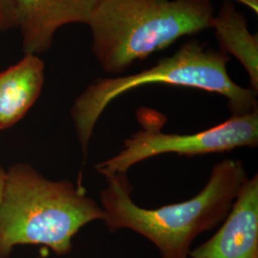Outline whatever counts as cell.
I'll list each match as a JSON object with an SVG mask.
<instances>
[{"mask_svg":"<svg viewBox=\"0 0 258 258\" xmlns=\"http://www.w3.org/2000/svg\"><path fill=\"white\" fill-rule=\"evenodd\" d=\"M242 162L226 159L212 168L209 182L195 197L154 210L139 207L131 198L126 174L104 176L100 199L111 232L129 229L150 240L162 258H188L194 240L224 221L247 178Z\"/></svg>","mask_w":258,"mask_h":258,"instance_id":"obj_1","label":"cell"},{"mask_svg":"<svg viewBox=\"0 0 258 258\" xmlns=\"http://www.w3.org/2000/svg\"><path fill=\"white\" fill-rule=\"evenodd\" d=\"M103 218L102 207L82 186L49 180L29 164H15L6 170L0 197V258H10L20 245L68 254L80 230Z\"/></svg>","mask_w":258,"mask_h":258,"instance_id":"obj_2","label":"cell"},{"mask_svg":"<svg viewBox=\"0 0 258 258\" xmlns=\"http://www.w3.org/2000/svg\"><path fill=\"white\" fill-rule=\"evenodd\" d=\"M207 0H100L89 19L91 50L105 73L120 76L181 37L212 28Z\"/></svg>","mask_w":258,"mask_h":258,"instance_id":"obj_3","label":"cell"},{"mask_svg":"<svg viewBox=\"0 0 258 258\" xmlns=\"http://www.w3.org/2000/svg\"><path fill=\"white\" fill-rule=\"evenodd\" d=\"M229 60V55L190 39L148 69L95 80L75 100L70 112L83 155H87L93 131L106 107L121 95L142 86L161 83L219 94L227 99L231 116L257 108V92L231 80L227 69Z\"/></svg>","mask_w":258,"mask_h":258,"instance_id":"obj_4","label":"cell"},{"mask_svg":"<svg viewBox=\"0 0 258 258\" xmlns=\"http://www.w3.org/2000/svg\"><path fill=\"white\" fill-rule=\"evenodd\" d=\"M137 119L142 129L123 141V148L118 154L96 165L100 174H126L136 164L162 154L197 156L258 145V108L231 116L220 124L194 134L161 131L166 117L150 108H139Z\"/></svg>","mask_w":258,"mask_h":258,"instance_id":"obj_5","label":"cell"},{"mask_svg":"<svg viewBox=\"0 0 258 258\" xmlns=\"http://www.w3.org/2000/svg\"><path fill=\"white\" fill-rule=\"evenodd\" d=\"M221 228L188 258H258V176L246 178Z\"/></svg>","mask_w":258,"mask_h":258,"instance_id":"obj_6","label":"cell"},{"mask_svg":"<svg viewBox=\"0 0 258 258\" xmlns=\"http://www.w3.org/2000/svg\"><path fill=\"white\" fill-rule=\"evenodd\" d=\"M100 0H15L25 55L48 51L55 32L67 24H88Z\"/></svg>","mask_w":258,"mask_h":258,"instance_id":"obj_7","label":"cell"},{"mask_svg":"<svg viewBox=\"0 0 258 258\" xmlns=\"http://www.w3.org/2000/svg\"><path fill=\"white\" fill-rule=\"evenodd\" d=\"M44 69L38 55L29 54L0 72V131L16 125L37 102L44 84Z\"/></svg>","mask_w":258,"mask_h":258,"instance_id":"obj_8","label":"cell"},{"mask_svg":"<svg viewBox=\"0 0 258 258\" xmlns=\"http://www.w3.org/2000/svg\"><path fill=\"white\" fill-rule=\"evenodd\" d=\"M211 29L214 30L219 51L239 61L249 76V88L258 93V36L249 32L246 17L226 0L213 17Z\"/></svg>","mask_w":258,"mask_h":258,"instance_id":"obj_9","label":"cell"},{"mask_svg":"<svg viewBox=\"0 0 258 258\" xmlns=\"http://www.w3.org/2000/svg\"><path fill=\"white\" fill-rule=\"evenodd\" d=\"M18 13L15 0H0V31L18 27Z\"/></svg>","mask_w":258,"mask_h":258,"instance_id":"obj_10","label":"cell"},{"mask_svg":"<svg viewBox=\"0 0 258 258\" xmlns=\"http://www.w3.org/2000/svg\"><path fill=\"white\" fill-rule=\"evenodd\" d=\"M211 1V0H207ZM236 2H239L241 4L245 5L249 9L251 10L255 15H258V0H233Z\"/></svg>","mask_w":258,"mask_h":258,"instance_id":"obj_11","label":"cell"},{"mask_svg":"<svg viewBox=\"0 0 258 258\" xmlns=\"http://www.w3.org/2000/svg\"><path fill=\"white\" fill-rule=\"evenodd\" d=\"M5 174H6V169H4L2 166H0V197H1L2 191H3L4 181H5Z\"/></svg>","mask_w":258,"mask_h":258,"instance_id":"obj_12","label":"cell"}]
</instances>
